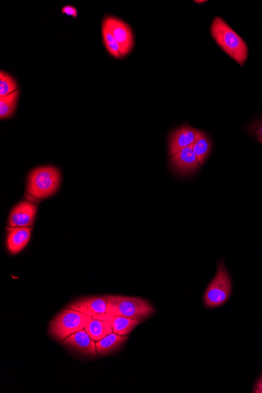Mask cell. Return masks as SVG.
I'll return each instance as SVG.
<instances>
[{"instance_id": "6da1fadb", "label": "cell", "mask_w": 262, "mask_h": 393, "mask_svg": "<svg viewBox=\"0 0 262 393\" xmlns=\"http://www.w3.org/2000/svg\"><path fill=\"white\" fill-rule=\"evenodd\" d=\"M211 36L227 55L244 67L248 58V47L226 21L216 17L213 19L211 28Z\"/></svg>"}, {"instance_id": "7a4b0ae2", "label": "cell", "mask_w": 262, "mask_h": 393, "mask_svg": "<svg viewBox=\"0 0 262 393\" xmlns=\"http://www.w3.org/2000/svg\"><path fill=\"white\" fill-rule=\"evenodd\" d=\"M108 300L109 315L125 316L142 322L156 312L148 301L141 298L108 295Z\"/></svg>"}, {"instance_id": "3957f363", "label": "cell", "mask_w": 262, "mask_h": 393, "mask_svg": "<svg viewBox=\"0 0 262 393\" xmlns=\"http://www.w3.org/2000/svg\"><path fill=\"white\" fill-rule=\"evenodd\" d=\"M61 172L55 166H40L31 171L27 191L36 199H47L57 192L61 184Z\"/></svg>"}, {"instance_id": "277c9868", "label": "cell", "mask_w": 262, "mask_h": 393, "mask_svg": "<svg viewBox=\"0 0 262 393\" xmlns=\"http://www.w3.org/2000/svg\"><path fill=\"white\" fill-rule=\"evenodd\" d=\"M93 317L71 309H64L51 322L49 335L57 342H62L73 333L85 329Z\"/></svg>"}, {"instance_id": "5b68a950", "label": "cell", "mask_w": 262, "mask_h": 393, "mask_svg": "<svg viewBox=\"0 0 262 393\" xmlns=\"http://www.w3.org/2000/svg\"><path fill=\"white\" fill-rule=\"evenodd\" d=\"M231 292V277L222 260L218 263L215 277L208 285L203 301L207 308H218L226 303Z\"/></svg>"}, {"instance_id": "8992f818", "label": "cell", "mask_w": 262, "mask_h": 393, "mask_svg": "<svg viewBox=\"0 0 262 393\" xmlns=\"http://www.w3.org/2000/svg\"><path fill=\"white\" fill-rule=\"evenodd\" d=\"M103 25L118 42L122 57L127 56L132 51L133 45H135L131 27L125 21L112 17V16H108L105 18Z\"/></svg>"}, {"instance_id": "52a82bcc", "label": "cell", "mask_w": 262, "mask_h": 393, "mask_svg": "<svg viewBox=\"0 0 262 393\" xmlns=\"http://www.w3.org/2000/svg\"><path fill=\"white\" fill-rule=\"evenodd\" d=\"M61 342L64 346L83 357L94 358L98 355L96 342L85 329L73 333Z\"/></svg>"}, {"instance_id": "ba28073f", "label": "cell", "mask_w": 262, "mask_h": 393, "mask_svg": "<svg viewBox=\"0 0 262 393\" xmlns=\"http://www.w3.org/2000/svg\"><path fill=\"white\" fill-rule=\"evenodd\" d=\"M170 166L175 174L180 176L195 175L200 169V162L192 147L181 149L170 159Z\"/></svg>"}, {"instance_id": "9c48e42d", "label": "cell", "mask_w": 262, "mask_h": 393, "mask_svg": "<svg viewBox=\"0 0 262 393\" xmlns=\"http://www.w3.org/2000/svg\"><path fill=\"white\" fill-rule=\"evenodd\" d=\"M108 296L104 297H88L75 301L68 308L77 310L83 314L98 319L108 312Z\"/></svg>"}, {"instance_id": "30bf717a", "label": "cell", "mask_w": 262, "mask_h": 393, "mask_svg": "<svg viewBox=\"0 0 262 393\" xmlns=\"http://www.w3.org/2000/svg\"><path fill=\"white\" fill-rule=\"evenodd\" d=\"M200 131L185 125L175 129L169 138V155L173 156L180 150L194 144Z\"/></svg>"}, {"instance_id": "8fae6325", "label": "cell", "mask_w": 262, "mask_h": 393, "mask_svg": "<svg viewBox=\"0 0 262 393\" xmlns=\"http://www.w3.org/2000/svg\"><path fill=\"white\" fill-rule=\"evenodd\" d=\"M37 207L30 201L17 204L10 212L8 218L10 227H31L34 224Z\"/></svg>"}, {"instance_id": "7c38bea8", "label": "cell", "mask_w": 262, "mask_h": 393, "mask_svg": "<svg viewBox=\"0 0 262 393\" xmlns=\"http://www.w3.org/2000/svg\"><path fill=\"white\" fill-rule=\"evenodd\" d=\"M31 227H9L7 230L6 245L12 255H17L23 251L31 239Z\"/></svg>"}, {"instance_id": "4fadbf2b", "label": "cell", "mask_w": 262, "mask_h": 393, "mask_svg": "<svg viewBox=\"0 0 262 393\" xmlns=\"http://www.w3.org/2000/svg\"><path fill=\"white\" fill-rule=\"evenodd\" d=\"M98 320L109 321L114 333L121 336L129 335L137 326L142 324L140 321L128 318V317L109 314L101 316Z\"/></svg>"}, {"instance_id": "5bb4252c", "label": "cell", "mask_w": 262, "mask_h": 393, "mask_svg": "<svg viewBox=\"0 0 262 393\" xmlns=\"http://www.w3.org/2000/svg\"><path fill=\"white\" fill-rule=\"evenodd\" d=\"M128 335L121 336L114 332L107 335L101 340L96 342V349L97 354L100 357L108 356L112 354L124 346L127 341Z\"/></svg>"}, {"instance_id": "9a60e30c", "label": "cell", "mask_w": 262, "mask_h": 393, "mask_svg": "<svg viewBox=\"0 0 262 393\" xmlns=\"http://www.w3.org/2000/svg\"><path fill=\"white\" fill-rule=\"evenodd\" d=\"M192 148L202 166L205 164L211 154L213 143L209 136L206 132L200 131Z\"/></svg>"}, {"instance_id": "2e32d148", "label": "cell", "mask_w": 262, "mask_h": 393, "mask_svg": "<svg viewBox=\"0 0 262 393\" xmlns=\"http://www.w3.org/2000/svg\"><path fill=\"white\" fill-rule=\"evenodd\" d=\"M90 338L96 342L101 340L107 335L114 332L109 321L92 319L85 328Z\"/></svg>"}, {"instance_id": "e0dca14e", "label": "cell", "mask_w": 262, "mask_h": 393, "mask_svg": "<svg viewBox=\"0 0 262 393\" xmlns=\"http://www.w3.org/2000/svg\"><path fill=\"white\" fill-rule=\"evenodd\" d=\"M18 90L8 96L0 97V118L2 120L12 116L17 105Z\"/></svg>"}, {"instance_id": "ac0fdd59", "label": "cell", "mask_w": 262, "mask_h": 393, "mask_svg": "<svg viewBox=\"0 0 262 393\" xmlns=\"http://www.w3.org/2000/svg\"><path fill=\"white\" fill-rule=\"evenodd\" d=\"M18 90L16 80L7 73H0V97L8 96Z\"/></svg>"}, {"instance_id": "d6986e66", "label": "cell", "mask_w": 262, "mask_h": 393, "mask_svg": "<svg viewBox=\"0 0 262 393\" xmlns=\"http://www.w3.org/2000/svg\"><path fill=\"white\" fill-rule=\"evenodd\" d=\"M103 36L106 49L110 55L116 58H122L118 42H116L114 36L111 34V32L104 25H103Z\"/></svg>"}, {"instance_id": "ffe728a7", "label": "cell", "mask_w": 262, "mask_h": 393, "mask_svg": "<svg viewBox=\"0 0 262 393\" xmlns=\"http://www.w3.org/2000/svg\"><path fill=\"white\" fill-rule=\"evenodd\" d=\"M248 130L251 136L254 137L257 141L262 144V118L251 123Z\"/></svg>"}, {"instance_id": "44dd1931", "label": "cell", "mask_w": 262, "mask_h": 393, "mask_svg": "<svg viewBox=\"0 0 262 393\" xmlns=\"http://www.w3.org/2000/svg\"><path fill=\"white\" fill-rule=\"evenodd\" d=\"M62 13L68 16H72L73 18H77L78 16L77 8L73 6H69V5H67V6H65L62 9Z\"/></svg>"}, {"instance_id": "7402d4cb", "label": "cell", "mask_w": 262, "mask_h": 393, "mask_svg": "<svg viewBox=\"0 0 262 393\" xmlns=\"http://www.w3.org/2000/svg\"><path fill=\"white\" fill-rule=\"evenodd\" d=\"M254 392L255 393H262V378L257 382Z\"/></svg>"}, {"instance_id": "603a6c76", "label": "cell", "mask_w": 262, "mask_h": 393, "mask_svg": "<svg viewBox=\"0 0 262 393\" xmlns=\"http://www.w3.org/2000/svg\"><path fill=\"white\" fill-rule=\"evenodd\" d=\"M206 1H195V3H205Z\"/></svg>"}]
</instances>
